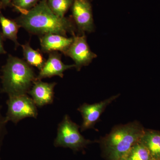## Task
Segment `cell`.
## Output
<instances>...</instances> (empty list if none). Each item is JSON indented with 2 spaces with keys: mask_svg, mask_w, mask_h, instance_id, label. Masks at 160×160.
<instances>
[{
  "mask_svg": "<svg viewBox=\"0 0 160 160\" xmlns=\"http://www.w3.org/2000/svg\"><path fill=\"white\" fill-rule=\"evenodd\" d=\"M2 107L0 106V151L2 146L3 141L4 138L7 133V129H6V124L5 117L3 116L2 114Z\"/></svg>",
  "mask_w": 160,
  "mask_h": 160,
  "instance_id": "18",
  "label": "cell"
},
{
  "mask_svg": "<svg viewBox=\"0 0 160 160\" xmlns=\"http://www.w3.org/2000/svg\"><path fill=\"white\" fill-rule=\"evenodd\" d=\"M46 2L55 14L63 18L72 6L74 0H46Z\"/></svg>",
  "mask_w": 160,
  "mask_h": 160,
  "instance_id": "16",
  "label": "cell"
},
{
  "mask_svg": "<svg viewBox=\"0 0 160 160\" xmlns=\"http://www.w3.org/2000/svg\"><path fill=\"white\" fill-rule=\"evenodd\" d=\"M145 129L138 121L113 128L101 142L108 160L123 158L132 146L140 141Z\"/></svg>",
  "mask_w": 160,
  "mask_h": 160,
  "instance_id": "2",
  "label": "cell"
},
{
  "mask_svg": "<svg viewBox=\"0 0 160 160\" xmlns=\"http://www.w3.org/2000/svg\"><path fill=\"white\" fill-rule=\"evenodd\" d=\"M11 0H0V8H4L11 4Z\"/></svg>",
  "mask_w": 160,
  "mask_h": 160,
  "instance_id": "19",
  "label": "cell"
},
{
  "mask_svg": "<svg viewBox=\"0 0 160 160\" xmlns=\"http://www.w3.org/2000/svg\"><path fill=\"white\" fill-rule=\"evenodd\" d=\"M72 18L81 34L94 30L92 9L88 0H74L72 6Z\"/></svg>",
  "mask_w": 160,
  "mask_h": 160,
  "instance_id": "7",
  "label": "cell"
},
{
  "mask_svg": "<svg viewBox=\"0 0 160 160\" xmlns=\"http://www.w3.org/2000/svg\"><path fill=\"white\" fill-rule=\"evenodd\" d=\"M0 25L2 31V36L14 43L16 46L19 45L18 41V33L20 27L16 21L4 16L0 12Z\"/></svg>",
  "mask_w": 160,
  "mask_h": 160,
  "instance_id": "13",
  "label": "cell"
},
{
  "mask_svg": "<svg viewBox=\"0 0 160 160\" xmlns=\"http://www.w3.org/2000/svg\"><path fill=\"white\" fill-rule=\"evenodd\" d=\"M21 46L22 48L23 55L26 62L29 66H35L41 70L46 62L42 54L38 50L32 49L29 43Z\"/></svg>",
  "mask_w": 160,
  "mask_h": 160,
  "instance_id": "14",
  "label": "cell"
},
{
  "mask_svg": "<svg viewBox=\"0 0 160 160\" xmlns=\"http://www.w3.org/2000/svg\"><path fill=\"white\" fill-rule=\"evenodd\" d=\"M41 0H11L12 6L20 13H22L34 8Z\"/></svg>",
  "mask_w": 160,
  "mask_h": 160,
  "instance_id": "17",
  "label": "cell"
},
{
  "mask_svg": "<svg viewBox=\"0 0 160 160\" xmlns=\"http://www.w3.org/2000/svg\"><path fill=\"white\" fill-rule=\"evenodd\" d=\"M139 142L148 149L152 160H160V131L145 129Z\"/></svg>",
  "mask_w": 160,
  "mask_h": 160,
  "instance_id": "12",
  "label": "cell"
},
{
  "mask_svg": "<svg viewBox=\"0 0 160 160\" xmlns=\"http://www.w3.org/2000/svg\"><path fill=\"white\" fill-rule=\"evenodd\" d=\"M125 160V159H124V158H122V159L121 160Z\"/></svg>",
  "mask_w": 160,
  "mask_h": 160,
  "instance_id": "21",
  "label": "cell"
},
{
  "mask_svg": "<svg viewBox=\"0 0 160 160\" xmlns=\"http://www.w3.org/2000/svg\"><path fill=\"white\" fill-rule=\"evenodd\" d=\"M3 38L2 35L0 33V54H5L6 52L3 45Z\"/></svg>",
  "mask_w": 160,
  "mask_h": 160,
  "instance_id": "20",
  "label": "cell"
},
{
  "mask_svg": "<svg viewBox=\"0 0 160 160\" xmlns=\"http://www.w3.org/2000/svg\"><path fill=\"white\" fill-rule=\"evenodd\" d=\"M42 51L45 52L60 51L64 53L73 42V37L68 38L62 35L48 33L40 37Z\"/></svg>",
  "mask_w": 160,
  "mask_h": 160,
  "instance_id": "11",
  "label": "cell"
},
{
  "mask_svg": "<svg viewBox=\"0 0 160 160\" xmlns=\"http://www.w3.org/2000/svg\"><path fill=\"white\" fill-rule=\"evenodd\" d=\"M17 22L32 34L43 35L55 33L67 37L75 35L76 26L70 19L55 14L47 5L46 0H41L34 8L21 13Z\"/></svg>",
  "mask_w": 160,
  "mask_h": 160,
  "instance_id": "1",
  "label": "cell"
},
{
  "mask_svg": "<svg viewBox=\"0 0 160 160\" xmlns=\"http://www.w3.org/2000/svg\"><path fill=\"white\" fill-rule=\"evenodd\" d=\"M123 158L125 160H152L148 149L139 141L132 146Z\"/></svg>",
  "mask_w": 160,
  "mask_h": 160,
  "instance_id": "15",
  "label": "cell"
},
{
  "mask_svg": "<svg viewBox=\"0 0 160 160\" xmlns=\"http://www.w3.org/2000/svg\"><path fill=\"white\" fill-rule=\"evenodd\" d=\"M80 128L78 125L72 121L69 115H65L59 124L54 146L56 147L69 148L76 152L82 150L92 143L80 133Z\"/></svg>",
  "mask_w": 160,
  "mask_h": 160,
  "instance_id": "4",
  "label": "cell"
},
{
  "mask_svg": "<svg viewBox=\"0 0 160 160\" xmlns=\"http://www.w3.org/2000/svg\"><path fill=\"white\" fill-rule=\"evenodd\" d=\"M75 67L74 64L68 65L64 64L62 62L61 55L58 52H52L49 53L48 59L40 70L36 80H42L54 76L62 78L64 72Z\"/></svg>",
  "mask_w": 160,
  "mask_h": 160,
  "instance_id": "9",
  "label": "cell"
},
{
  "mask_svg": "<svg viewBox=\"0 0 160 160\" xmlns=\"http://www.w3.org/2000/svg\"><path fill=\"white\" fill-rule=\"evenodd\" d=\"M119 96V94L112 96L107 99L94 104L84 103L80 106L78 111L81 112L83 118V122L80 127L81 132L93 128L106 107Z\"/></svg>",
  "mask_w": 160,
  "mask_h": 160,
  "instance_id": "8",
  "label": "cell"
},
{
  "mask_svg": "<svg viewBox=\"0 0 160 160\" xmlns=\"http://www.w3.org/2000/svg\"><path fill=\"white\" fill-rule=\"evenodd\" d=\"M6 103L8 109L5 119L7 123L17 124L26 118L37 117V106L27 94L9 97Z\"/></svg>",
  "mask_w": 160,
  "mask_h": 160,
  "instance_id": "5",
  "label": "cell"
},
{
  "mask_svg": "<svg viewBox=\"0 0 160 160\" xmlns=\"http://www.w3.org/2000/svg\"><path fill=\"white\" fill-rule=\"evenodd\" d=\"M36 77L26 61L9 55L2 68V91L9 97L26 94Z\"/></svg>",
  "mask_w": 160,
  "mask_h": 160,
  "instance_id": "3",
  "label": "cell"
},
{
  "mask_svg": "<svg viewBox=\"0 0 160 160\" xmlns=\"http://www.w3.org/2000/svg\"><path fill=\"white\" fill-rule=\"evenodd\" d=\"M57 83H47L36 80L32 88L28 92L38 107L51 104L54 99V89Z\"/></svg>",
  "mask_w": 160,
  "mask_h": 160,
  "instance_id": "10",
  "label": "cell"
},
{
  "mask_svg": "<svg viewBox=\"0 0 160 160\" xmlns=\"http://www.w3.org/2000/svg\"><path fill=\"white\" fill-rule=\"evenodd\" d=\"M73 42L64 54L74 61L78 71L83 66H88L97 55L92 52L87 43L85 34L72 36Z\"/></svg>",
  "mask_w": 160,
  "mask_h": 160,
  "instance_id": "6",
  "label": "cell"
}]
</instances>
